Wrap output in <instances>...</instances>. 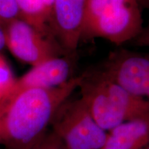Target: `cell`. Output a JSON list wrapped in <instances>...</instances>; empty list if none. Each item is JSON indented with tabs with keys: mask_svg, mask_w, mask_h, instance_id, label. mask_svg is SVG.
Wrapping results in <instances>:
<instances>
[{
	"mask_svg": "<svg viewBox=\"0 0 149 149\" xmlns=\"http://www.w3.org/2000/svg\"><path fill=\"white\" fill-rule=\"evenodd\" d=\"M139 1H145V2H147L149 3V0H139Z\"/></svg>",
	"mask_w": 149,
	"mask_h": 149,
	"instance_id": "2e32d148",
	"label": "cell"
},
{
	"mask_svg": "<svg viewBox=\"0 0 149 149\" xmlns=\"http://www.w3.org/2000/svg\"><path fill=\"white\" fill-rule=\"evenodd\" d=\"M81 100L106 131L149 112V100L130 94L101 72L82 74Z\"/></svg>",
	"mask_w": 149,
	"mask_h": 149,
	"instance_id": "7a4b0ae2",
	"label": "cell"
},
{
	"mask_svg": "<svg viewBox=\"0 0 149 149\" xmlns=\"http://www.w3.org/2000/svg\"><path fill=\"white\" fill-rule=\"evenodd\" d=\"M88 0H55L49 22L52 35L67 53L73 54L81 41Z\"/></svg>",
	"mask_w": 149,
	"mask_h": 149,
	"instance_id": "52a82bcc",
	"label": "cell"
},
{
	"mask_svg": "<svg viewBox=\"0 0 149 149\" xmlns=\"http://www.w3.org/2000/svg\"><path fill=\"white\" fill-rule=\"evenodd\" d=\"M130 42L137 46L149 47V21L146 26L143 27L139 34Z\"/></svg>",
	"mask_w": 149,
	"mask_h": 149,
	"instance_id": "4fadbf2b",
	"label": "cell"
},
{
	"mask_svg": "<svg viewBox=\"0 0 149 149\" xmlns=\"http://www.w3.org/2000/svg\"><path fill=\"white\" fill-rule=\"evenodd\" d=\"M72 66L69 56L61 55L33 66L29 72L16 80L14 86L6 96L14 95L29 88H52L59 86L72 77H70Z\"/></svg>",
	"mask_w": 149,
	"mask_h": 149,
	"instance_id": "ba28073f",
	"label": "cell"
},
{
	"mask_svg": "<svg viewBox=\"0 0 149 149\" xmlns=\"http://www.w3.org/2000/svg\"><path fill=\"white\" fill-rule=\"evenodd\" d=\"M50 126L67 149H102L107 137L108 132L94 120L81 98L66 100Z\"/></svg>",
	"mask_w": 149,
	"mask_h": 149,
	"instance_id": "277c9868",
	"label": "cell"
},
{
	"mask_svg": "<svg viewBox=\"0 0 149 149\" xmlns=\"http://www.w3.org/2000/svg\"><path fill=\"white\" fill-rule=\"evenodd\" d=\"M6 47V37L3 27L0 25V52Z\"/></svg>",
	"mask_w": 149,
	"mask_h": 149,
	"instance_id": "5bb4252c",
	"label": "cell"
},
{
	"mask_svg": "<svg viewBox=\"0 0 149 149\" xmlns=\"http://www.w3.org/2000/svg\"><path fill=\"white\" fill-rule=\"evenodd\" d=\"M16 80L8 63L0 54V101L11 91Z\"/></svg>",
	"mask_w": 149,
	"mask_h": 149,
	"instance_id": "30bf717a",
	"label": "cell"
},
{
	"mask_svg": "<svg viewBox=\"0 0 149 149\" xmlns=\"http://www.w3.org/2000/svg\"><path fill=\"white\" fill-rule=\"evenodd\" d=\"M101 72L130 94L149 99V56L126 50L113 52Z\"/></svg>",
	"mask_w": 149,
	"mask_h": 149,
	"instance_id": "8992f818",
	"label": "cell"
},
{
	"mask_svg": "<svg viewBox=\"0 0 149 149\" xmlns=\"http://www.w3.org/2000/svg\"><path fill=\"white\" fill-rule=\"evenodd\" d=\"M82 75L52 88H29L0 101V146L31 149L47 132L59 108L79 88Z\"/></svg>",
	"mask_w": 149,
	"mask_h": 149,
	"instance_id": "6da1fadb",
	"label": "cell"
},
{
	"mask_svg": "<svg viewBox=\"0 0 149 149\" xmlns=\"http://www.w3.org/2000/svg\"><path fill=\"white\" fill-rule=\"evenodd\" d=\"M149 145V112L108 131L102 149H145Z\"/></svg>",
	"mask_w": 149,
	"mask_h": 149,
	"instance_id": "9c48e42d",
	"label": "cell"
},
{
	"mask_svg": "<svg viewBox=\"0 0 149 149\" xmlns=\"http://www.w3.org/2000/svg\"><path fill=\"white\" fill-rule=\"evenodd\" d=\"M42 2L44 3V6H46V8L48 9V10L49 11L50 13H51V15L52 11H53L54 1H55V0H42Z\"/></svg>",
	"mask_w": 149,
	"mask_h": 149,
	"instance_id": "9a60e30c",
	"label": "cell"
},
{
	"mask_svg": "<svg viewBox=\"0 0 149 149\" xmlns=\"http://www.w3.org/2000/svg\"><path fill=\"white\" fill-rule=\"evenodd\" d=\"M19 17L17 0H0V25L4 26L9 22Z\"/></svg>",
	"mask_w": 149,
	"mask_h": 149,
	"instance_id": "8fae6325",
	"label": "cell"
},
{
	"mask_svg": "<svg viewBox=\"0 0 149 149\" xmlns=\"http://www.w3.org/2000/svg\"><path fill=\"white\" fill-rule=\"evenodd\" d=\"M145 149H149V145H148V146H147V147H146V148H145Z\"/></svg>",
	"mask_w": 149,
	"mask_h": 149,
	"instance_id": "e0dca14e",
	"label": "cell"
},
{
	"mask_svg": "<svg viewBox=\"0 0 149 149\" xmlns=\"http://www.w3.org/2000/svg\"><path fill=\"white\" fill-rule=\"evenodd\" d=\"M31 149H67L60 139L52 131L46 132Z\"/></svg>",
	"mask_w": 149,
	"mask_h": 149,
	"instance_id": "7c38bea8",
	"label": "cell"
},
{
	"mask_svg": "<svg viewBox=\"0 0 149 149\" xmlns=\"http://www.w3.org/2000/svg\"><path fill=\"white\" fill-rule=\"evenodd\" d=\"M3 30L6 46L16 58L31 66L62 55V48L54 37L41 33L19 17L6 24Z\"/></svg>",
	"mask_w": 149,
	"mask_h": 149,
	"instance_id": "5b68a950",
	"label": "cell"
},
{
	"mask_svg": "<svg viewBox=\"0 0 149 149\" xmlns=\"http://www.w3.org/2000/svg\"><path fill=\"white\" fill-rule=\"evenodd\" d=\"M139 0H88L81 40L103 38L117 46L131 42L142 30Z\"/></svg>",
	"mask_w": 149,
	"mask_h": 149,
	"instance_id": "3957f363",
	"label": "cell"
}]
</instances>
